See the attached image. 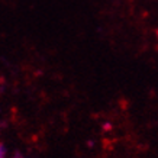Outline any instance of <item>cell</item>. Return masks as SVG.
<instances>
[{
	"label": "cell",
	"mask_w": 158,
	"mask_h": 158,
	"mask_svg": "<svg viewBox=\"0 0 158 158\" xmlns=\"http://www.w3.org/2000/svg\"><path fill=\"white\" fill-rule=\"evenodd\" d=\"M12 158H26V157H25V155H23L22 152H15V154H13V157H12Z\"/></svg>",
	"instance_id": "2"
},
{
	"label": "cell",
	"mask_w": 158,
	"mask_h": 158,
	"mask_svg": "<svg viewBox=\"0 0 158 158\" xmlns=\"http://www.w3.org/2000/svg\"><path fill=\"white\" fill-rule=\"evenodd\" d=\"M0 158H6V147L0 144Z\"/></svg>",
	"instance_id": "1"
}]
</instances>
